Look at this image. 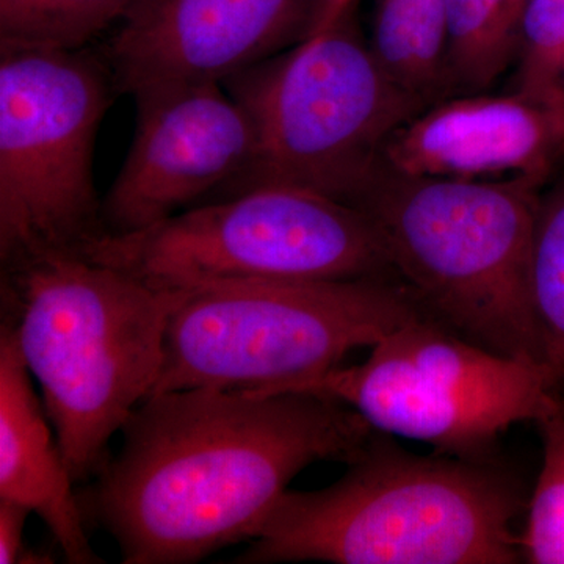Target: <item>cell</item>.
I'll use <instances>...</instances> for the list:
<instances>
[{
	"label": "cell",
	"mask_w": 564,
	"mask_h": 564,
	"mask_svg": "<svg viewBox=\"0 0 564 564\" xmlns=\"http://www.w3.org/2000/svg\"><path fill=\"white\" fill-rule=\"evenodd\" d=\"M87 496L124 564H191L251 541L303 469L350 463L375 430L322 393H154Z\"/></svg>",
	"instance_id": "obj_1"
},
{
	"label": "cell",
	"mask_w": 564,
	"mask_h": 564,
	"mask_svg": "<svg viewBox=\"0 0 564 564\" xmlns=\"http://www.w3.org/2000/svg\"><path fill=\"white\" fill-rule=\"evenodd\" d=\"M336 484L288 489L237 563H521L524 488L496 459L421 456L375 433Z\"/></svg>",
	"instance_id": "obj_2"
},
{
	"label": "cell",
	"mask_w": 564,
	"mask_h": 564,
	"mask_svg": "<svg viewBox=\"0 0 564 564\" xmlns=\"http://www.w3.org/2000/svg\"><path fill=\"white\" fill-rule=\"evenodd\" d=\"M2 328L13 336L74 480L154 392L181 289H161L80 254L2 269Z\"/></svg>",
	"instance_id": "obj_3"
},
{
	"label": "cell",
	"mask_w": 564,
	"mask_h": 564,
	"mask_svg": "<svg viewBox=\"0 0 564 564\" xmlns=\"http://www.w3.org/2000/svg\"><path fill=\"white\" fill-rule=\"evenodd\" d=\"M543 187L522 177L443 180L383 166L358 207L426 318L499 355L543 364L530 300Z\"/></svg>",
	"instance_id": "obj_4"
},
{
	"label": "cell",
	"mask_w": 564,
	"mask_h": 564,
	"mask_svg": "<svg viewBox=\"0 0 564 564\" xmlns=\"http://www.w3.org/2000/svg\"><path fill=\"white\" fill-rule=\"evenodd\" d=\"M426 317L402 282L226 281L181 289L154 393L212 388L273 393Z\"/></svg>",
	"instance_id": "obj_5"
},
{
	"label": "cell",
	"mask_w": 564,
	"mask_h": 564,
	"mask_svg": "<svg viewBox=\"0 0 564 564\" xmlns=\"http://www.w3.org/2000/svg\"><path fill=\"white\" fill-rule=\"evenodd\" d=\"M250 117V165L220 199L293 185L358 207L393 132L425 109L375 57L351 13L225 82Z\"/></svg>",
	"instance_id": "obj_6"
},
{
	"label": "cell",
	"mask_w": 564,
	"mask_h": 564,
	"mask_svg": "<svg viewBox=\"0 0 564 564\" xmlns=\"http://www.w3.org/2000/svg\"><path fill=\"white\" fill-rule=\"evenodd\" d=\"M84 256L161 289L226 281L397 280L367 212L293 185H263L140 231L106 234Z\"/></svg>",
	"instance_id": "obj_7"
},
{
	"label": "cell",
	"mask_w": 564,
	"mask_h": 564,
	"mask_svg": "<svg viewBox=\"0 0 564 564\" xmlns=\"http://www.w3.org/2000/svg\"><path fill=\"white\" fill-rule=\"evenodd\" d=\"M117 85L95 46L0 51V265L84 256L106 236L93 176Z\"/></svg>",
	"instance_id": "obj_8"
},
{
	"label": "cell",
	"mask_w": 564,
	"mask_h": 564,
	"mask_svg": "<svg viewBox=\"0 0 564 564\" xmlns=\"http://www.w3.org/2000/svg\"><path fill=\"white\" fill-rule=\"evenodd\" d=\"M558 389L544 364L499 355L419 317L375 344L366 361L289 391L339 400L375 432L432 445L434 454L494 459L500 437L536 421Z\"/></svg>",
	"instance_id": "obj_9"
},
{
	"label": "cell",
	"mask_w": 564,
	"mask_h": 564,
	"mask_svg": "<svg viewBox=\"0 0 564 564\" xmlns=\"http://www.w3.org/2000/svg\"><path fill=\"white\" fill-rule=\"evenodd\" d=\"M131 150L102 198L107 234L150 228L217 202L250 165V117L225 85L137 96Z\"/></svg>",
	"instance_id": "obj_10"
},
{
	"label": "cell",
	"mask_w": 564,
	"mask_h": 564,
	"mask_svg": "<svg viewBox=\"0 0 564 564\" xmlns=\"http://www.w3.org/2000/svg\"><path fill=\"white\" fill-rule=\"evenodd\" d=\"M306 0H132L96 51L118 93L226 80L310 35Z\"/></svg>",
	"instance_id": "obj_11"
},
{
	"label": "cell",
	"mask_w": 564,
	"mask_h": 564,
	"mask_svg": "<svg viewBox=\"0 0 564 564\" xmlns=\"http://www.w3.org/2000/svg\"><path fill=\"white\" fill-rule=\"evenodd\" d=\"M564 163V118L522 95L462 93L430 104L386 143L383 166L406 176L545 182Z\"/></svg>",
	"instance_id": "obj_12"
},
{
	"label": "cell",
	"mask_w": 564,
	"mask_h": 564,
	"mask_svg": "<svg viewBox=\"0 0 564 564\" xmlns=\"http://www.w3.org/2000/svg\"><path fill=\"white\" fill-rule=\"evenodd\" d=\"M31 377L13 336L0 328V499L39 514L66 562L104 563L88 540L76 480Z\"/></svg>",
	"instance_id": "obj_13"
},
{
	"label": "cell",
	"mask_w": 564,
	"mask_h": 564,
	"mask_svg": "<svg viewBox=\"0 0 564 564\" xmlns=\"http://www.w3.org/2000/svg\"><path fill=\"white\" fill-rule=\"evenodd\" d=\"M447 0H375V57L400 87L430 104L447 98Z\"/></svg>",
	"instance_id": "obj_14"
},
{
	"label": "cell",
	"mask_w": 564,
	"mask_h": 564,
	"mask_svg": "<svg viewBox=\"0 0 564 564\" xmlns=\"http://www.w3.org/2000/svg\"><path fill=\"white\" fill-rule=\"evenodd\" d=\"M530 0H447L448 96L488 91L514 65Z\"/></svg>",
	"instance_id": "obj_15"
},
{
	"label": "cell",
	"mask_w": 564,
	"mask_h": 564,
	"mask_svg": "<svg viewBox=\"0 0 564 564\" xmlns=\"http://www.w3.org/2000/svg\"><path fill=\"white\" fill-rule=\"evenodd\" d=\"M132 0H0V51L95 46Z\"/></svg>",
	"instance_id": "obj_16"
},
{
	"label": "cell",
	"mask_w": 564,
	"mask_h": 564,
	"mask_svg": "<svg viewBox=\"0 0 564 564\" xmlns=\"http://www.w3.org/2000/svg\"><path fill=\"white\" fill-rule=\"evenodd\" d=\"M530 300L541 361L564 386V173L538 199Z\"/></svg>",
	"instance_id": "obj_17"
},
{
	"label": "cell",
	"mask_w": 564,
	"mask_h": 564,
	"mask_svg": "<svg viewBox=\"0 0 564 564\" xmlns=\"http://www.w3.org/2000/svg\"><path fill=\"white\" fill-rule=\"evenodd\" d=\"M543 443V464L519 534L522 562L564 564V397L556 391L533 422Z\"/></svg>",
	"instance_id": "obj_18"
},
{
	"label": "cell",
	"mask_w": 564,
	"mask_h": 564,
	"mask_svg": "<svg viewBox=\"0 0 564 564\" xmlns=\"http://www.w3.org/2000/svg\"><path fill=\"white\" fill-rule=\"evenodd\" d=\"M514 66L513 91L564 118V0H530L519 29Z\"/></svg>",
	"instance_id": "obj_19"
},
{
	"label": "cell",
	"mask_w": 564,
	"mask_h": 564,
	"mask_svg": "<svg viewBox=\"0 0 564 564\" xmlns=\"http://www.w3.org/2000/svg\"><path fill=\"white\" fill-rule=\"evenodd\" d=\"M28 508L10 500L0 499V564H50L54 563L46 552L35 551L24 543V527Z\"/></svg>",
	"instance_id": "obj_20"
},
{
	"label": "cell",
	"mask_w": 564,
	"mask_h": 564,
	"mask_svg": "<svg viewBox=\"0 0 564 564\" xmlns=\"http://www.w3.org/2000/svg\"><path fill=\"white\" fill-rule=\"evenodd\" d=\"M355 2L356 0H322L321 9L317 11V17H315L310 35L326 31V29L336 24L337 21L343 20L344 17L351 13Z\"/></svg>",
	"instance_id": "obj_21"
},
{
	"label": "cell",
	"mask_w": 564,
	"mask_h": 564,
	"mask_svg": "<svg viewBox=\"0 0 564 564\" xmlns=\"http://www.w3.org/2000/svg\"><path fill=\"white\" fill-rule=\"evenodd\" d=\"M306 2L310 3L311 7H313L315 11V17H317V11L318 9H321L322 0H306Z\"/></svg>",
	"instance_id": "obj_22"
},
{
	"label": "cell",
	"mask_w": 564,
	"mask_h": 564,
	"mask_svg": "<svg viewBox=\"0 0 564 564\" xmlns=\"http://www.w3.org/2000/svg\"><path fill=\"white\" fill-rule=\"evenodd\" d=\"M562 98H563V110H564V76L562 82Z\"/></svg>",
	"instance_id": "obj_23"
}]
</instances>
